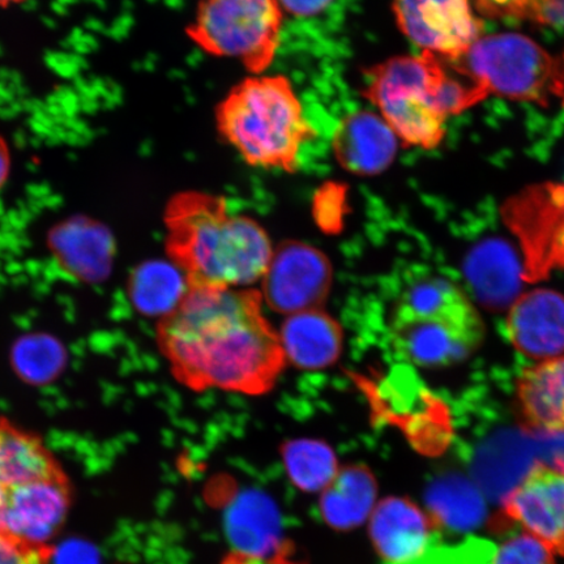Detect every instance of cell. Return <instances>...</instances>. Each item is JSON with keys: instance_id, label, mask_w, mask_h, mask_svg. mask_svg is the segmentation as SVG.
Masks as SVG:
<instances>
[{"instance_id": "6da1fadb", "label": "cell", "mask_w": 564, "mask_h": 564, "mask_svg": "<svg viewBox=\"0 0 564 564\" xmlns=\"http://www.w3.org/2000/svg\"><path fill=\"white\" fill-rule=\"evenodd\" d=\"M262 300L247 289L189 288L158 327L174 377L195 391L217 388L253 397L271 391L286 358Z\"/></svg>"}, {"instance_id": "7a4b0ae2", "label": "cell", "mask_w": 564, "mask_h": 564, "mask_svg": "<svg viewBox=\"0 0 564 564\" xmlns=\"http://www.w3.org/2000/svg\"><path fill=\"white\" fill-rule=\"evenodd\" d=\"M166 249L189 288L232 289L263 279L273 250L252 218L230 214L224 197L186 192L167 204Z\"/></svg>"}, {"instance_id": "3957f363", "label": "cell", "mask_w": 564, "mask_h": 564, "mask_svg": "<svg viewBox=\"0 0 564 564\" xmlns=\"http://www.w3.org/2000/svg\"><path fill=\"white\" fill-rule=\"evenodd\" d=\"M460 74V73H458ZM464 76V75H463ZM365 96L397 137L411 147L433 150L446 137L449 116L481 102L474 82L451 75L440 56H394L368 73Z\"/></svg>"}, {"instance_id": "277c9868", "label": "cell", "mask_w": 564, "mask_h": 564, "mask_svg": "<svg viewBox=\"0 0 564 564\" xmlns=\"http://www.w3.org/2000/svg\"><path fill=\"white\" fill-rule=\"evenodd\" d=\"M216 121L247 164L271 171H297L301 148L316 137L282 75H256L237 84L217 106Z\"/></svg>"}, {"instance_id": "5b68a950", "label": "cell", "mask_w": 564, "mask_h": 564, "mask_svg": "<svg viewBox=\"0 0 564 564\" xmlns=\"http://www.w3.org/2000/svg\"><path fill=\"white\" fill-rule=\"evenodd\" d=\"M391 333L394 347L408 362L444 368L481 347L485 324L460 286L430 274L409 282L399 295Z\"/></svg>"}, {"instance_id": "8992f818", "label": "cell", "mask_w": 564, "mask_h": 564, "mask_svg": "<svg viewBox=\"0 0 564 564\" xmlns=\"http://www.w3.org/2000/svg\"><path fill=\"white\" fill-rule=\"evenodd\" d=\"M449 66L474 82L486 96L546 106L564 104V67L538 42L518 33L486 35Z\"/></svg>"}, {"instance_id": "52a82bcc", "label": "cell", "mask_w": 564, "mask_h": 564, "mask_svg": "<svg viewBox=\"0 0 564 564\" xmlns=\"http://www.w3.org/2000/svg\"><path fill=\"white\" fill-rule=\"evenodd\" d=\"M281 30L278 0H202L187 34L203 52L262 75L276 56Z\"/></svg>"}, {"instance_id": "ba28073f", "label": "cell", "mask_w": 564, "mask_h": 564, "mask_svg": "<svg viewBox=\"0 0 564 564\" xmlns=\"http://www.w3.org/2000/svg\"><path fill=\"white\" fill-rule=\"evenodd\" d=\"M329 259L316 247L289 241L273 251L263 276V299L273 312L297 314L321 308L333 286Z\"/></svg>"}, {"instance_id": "9c48e42d", "label": "cell", "mask_w": 564, "mask_h": 564, "mask_svg": "<svg viewBox=\"0 0 564 564\" xmlns=\"http://www.w3.org/2000/svg\"><path fill=\"white\" fill-rule=\"evenodd\" d=\"M392 10L409 41L443 59L460 58L481 39L469 0H393Z\"/></svg>"}, {"instance_id": "30bf717a", "label": "cell", "mask_w": 564, "mask_h": 564, "mask_svg": "<svg viewBox=\"0 0 564 564\" xmlns=\"http://www.w3.org/2000/svg\"><path fill=\"white\" fill-rule=\"evenodd\" d=\"M499 521L507 523L497 524L499 528L519 525L554 554L564 555V469L534 463L507 494Z\"/></svg>"}, {"instance_id": "8fae6325", "label": "cell", "mask_w": 564, "mask_h": 564, "mask_svg": "<svg viewBox=\"0 0 564 564\" xmlns=\"http://www.w3.org/2000/svg\"><path fill=\"white\" fill-rule=\"evenodd\" d=\"M224 527L239 561L293 564L279 507L265 492H239L225 510Z\"/></svg>"}, {"instance_id": "7c38bea8", "label": "cell", "mask_w": 564, "mask_h": 564, "mask_svg": "<svg viewBox=\"0 0 564 564\" xmlns=\"http://www.w3.org/2000/svg\"><path fill=\"white\" fill-rule=\"evenodd\" d=\"M3 492L6 531L37 546H46L61 531L73 502L66 474L11 486Z\"/></svg>"}, {"instance_id": "4fadbf2b", "label": "cell", "mask_w": 564, "mask_h": 564, "mask_svg": "<svg viewBox=\"0 0 564 564\" xmlns=\"http://www.w3.org/2000/svg\"><path fill=\"white\" fill-rule=\"evenodd\" d=\"M432 513L406 498L390 497L376 506L370 517V539L378 554L390 564H404L429 552L438 529Z\"/></svg>"}, {"instance_id": "5bb4252c", "label": "cell", "mask_w": 564, "mask_h": 564, "mask_svg": "<svg viewBox=\"0 0 564 564\" xmlns=\"http://www.w3.org/2000/svg\"><path fill=\"white\" fill-rule=\"evenodd\" d=\"M507 334L521 355L540 362L564 356V295L547 289L521 295L507 316Z\"/></svg>"}, {"instance_id": "9a60e30c", "label": "cell", "mask_w": 564, "mask_h": 564, "mask_svg": "<svg viewBox=\"0 0 564 564\" xmlns=\"http://www.w3.org/2000/svg\"><path fill=\"white\" fill-rule=\"evenodd\" d=\"M399 138L376 112H352L338 123L334 153L345 171L361 176L378 175L392 165Z\"/></svg>"}, {"instance_id": "2e32d148", "label": "cell", "mask_w": 564, "mask_h": 564, "mask_svg": "<svg viewBox=\"0 0 564 564\" xmlns=\"http://www.w3.org/2000/svg\"><path fill=\"white\" fill-rule=\"evenodd\" d=\"M514 408L525 429L564 434V356L546 359L521 372Z\"/></svg>"}, {"instance_id": "e0dca14e", "label": "cell", "mask_w": 564, "mask_h": 564, "mask_svg": "<svg viewBox=\"0 0 564 564\" xmlns=\"http://www.w3.org/2000/svg\"><path fill=\"white\" fill-rule=\"evenodd\" d=\"M279 336L286 361L300 369L329 368L343 352L340 324L321 308L289 315Z\"/></svg>"}, {"instance_id": "ac0fdd59", "label": "cell", "mask_w": 564, "mask_h": 564, "mask_svg": "<svg viewBox=\"0 0 564 564\" xmlns=\"http://www.w3.org/2000/svg\"><path fill=\"white\" fill-rule=\"evenodd\" d=\"M54 256L76 279L101 281L110 272L115 242L101 224L88 218L62 223L51 235Z\"/></svg>"}, {"instance_id": "d6986e66", "label": "cell", "mask_w": 564, "mask_h": 564, "mask_svg": "<svg viewBox=\"0 0 564 564\" xmlns=\"http://www.w3.org/2000/svg\"><path fill=\"white\" fill-rule=\"evenodd\" d=\"M376 476L365 465H348L322 491L321 513L324 523L338 532H348L371 517L377 506Z\"/></svg>"}, {"instance_id": "ffe728a7", "label": "cell", "mask_w": 564, "mask_h": 564, "mask_svg": "<svg viewBox=\"0 0 564 564\" xmlns=\"http://www.w3.org/2000/svg\"><path fill=\"white\" fill-rule=\"evenodd\" d=\"M65 475L37 435L0 419V489Z\"/></svg>"}, {"instance_id": "44dd1931", "label": "cell", "mask_w": 564, "mask_h": 564, "mask_svg": "<svg viewBox=\"0 0 564 564\" xmlns=\"http://www.w3.org/2000/svg\"><path fill=\"white\" fill-rule=\"evenodd\" d=\"M189 291L186 274L174 263L153 260L137 268L130 297L140 314L165 317L175 312Z\"/></svg>"}, {"instance_id": "7402d4cb", "label": "cell", "mask_w": 564, "mask_h": 564, "mask_svg": "<svg viewBox=\"0 0 564 564\" xmlns=\"http://www.w3.org/2000/svg\"><path fill=\"white\" fill-rule=\"evenodd\" d=\"M281 454L289 478L302 491H323L340 470L334 449L322 441H289Z\"/></svg>"}, {"instance_id": "603a6c76", "label": "cell", "mask_w": 564, "mask_h": 564, "mask_svg": "<svg viewBox=\"0 0 564 564\" xmlns=\"http://www.w3.org/2000/svg\"><path fill=\"white\" fill-rule=\"evenodd\" d=\"M12 364L26 382L45 384L59 376L65 365V351L52 337L26 336L13 348Z\"/></svg>"}, {"instance_id": "cb8c5ba5", "label": "cell", "mask_w": 564, "mask_h": 564, "mask_svg": "<svg viewBox=\"0 0 564 564\" xmlns=\"http://www.w3.org/2000/svg\"><path fill=\"white\" fill-rule=\"evenodd\" d=\"M489 564H556L555 554L541 542L523 531L500 542L490 555Z\"/></svg>"}, {"instance_id": "d4e9b609", "label": "cell", "mask_w": 564, "mask_h": 564, "mask_svg": "<svg viewBox=\"0 0 564 564\" xmlns=\"http://www.w3.org/2000/svg\"><path fill=\"white\" fill-rule=\"evenodd\" d=\"M44 564H102L98 550L82 540H68L59 545H47Z\"/></svg>"}, {"instance_id": "484cf974", "label": "cell", "mask_w": 564, "mask_h": 564, "mask_svg": "<svg viewBox=\"0 0 564 564\" xmlns=\"http://www.w3.org/2000/svg\"><path fill=\"white\" fill-rule=\"evenodd\" d=\"M46 546L33 545L0 531V564H44Z\"/></svg>"}, {"instance_id": "4316f807", "label": "cell", "mask_w": 564, "mask_h": 564, "mask_svg": "<svg viewBox=\"0 0 564 564\" xmlns=\"http://www.w3.org/2000/svg\"><path fill=\"white\" fill-rule=\"evenodd\" d=\"M533 20L535 24L564 30V0H534ZM560 58L564 67V53Z\"/></svg>"}, {"instance_id": "83f0119b", "label": "cell", "mask_w": 564, "mask_h": 564, "mask_svg": "<svg viewBox=\"0 0 564 564\" xmlns=\"http://www.w3.org/2000/svg\"><path fill=\"white\" fill-rule=\"evenodd\" d=\"M281 9L295 18H313L327 10L334 0H278Z\"/></svg>"}, {"instance_id": "f1b7e54d", "label": "cell", "mask_w": 564, "mask_h": 564, "mask_svg": "<svg viewBox=\"0 0 564 564\" xmlns=\"http://www.w3.org/2000/svg\"><path fill=\"white\" fill-rule=\"evenodd\" d=\"M527 0H477L479 12L492 18H514Z\"/></svg>"}, {"instance_id": "f546056e", "label": "cell", "mask_w": 564, "mask_h": 564, "mask_svg": "<svg viewBox=\"0 0 564 564\" xmlns=\"http://www.w3.org/2000/svg\"><path fill=\"white\" fill-rule=\"evenodd\" d=\"M11 158L9 145H7L3 138H0V188H2L7 180H9Z\"/></svg>"}, {"instance_id": "4dcf8cb0", "label": "cell", "mask_w": 564, "mask_h": 564, "mask_svg": "<svg viewBox=\"0 0 564 564\" xmlns=\"http://www.w3.org/2000/svg\"><path fill=\"white\" fill-rule=\"evenodd\" d=\"M0 531H6L4 529V492L0 490Z\"/></svg>"}, {"instance_id": "1f68e13d", "label": "cell", "mask_w": 564, "mask_h": 564, "mask_svg": "<svg viewBox=\"0 0 564 564\" xmlns=\"http://www.w3.org/2000/svg\"><path fill=\"white\" fill-rule=\"evenodd\" d=\"M21 2V0H0V4L2 6H7V4H11V3H19Z\"/></svg>"}]
</instances>
